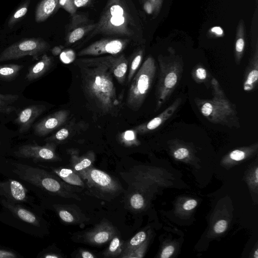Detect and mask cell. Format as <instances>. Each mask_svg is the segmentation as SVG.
<instances>
[{"instance_id":"cell-1","label":"cell","mask_w":258,"mask_h":258,"mask_svg":"<svg viewBox=\"0 0 258 258\" xmlns=\"http://www.w3.org/2000/svg\"><path fill=\"white\" fill-rule=\"evenodd\" d=\"M76 64L80 70L83 92L92 106L103 115H117L121 102L106 56L80 58Z\"/></svg>"},{"instance_id":"cell-2","label":"cell","mask_w":258,"mask_h":258,"mask_svg":"<svg viewBox=\"0 0 258 258\" xmlns=\"http://www.w3.org/2000/svg\"><path fill=\"white\" fill-rule=\"evenodd\" d=\"M210 84L213 95L211 99H195L201 113L212 123L239 128V120L235 104L228 99L216 78L211 79Z\"/></svg>"},{"instance_id":"cell-3","label":"cell","mask_w":258,"mask_h":258,"mask_svg":"<svg viewBox=\"0 0 258 258\" xmlns=\"http://www.w3.org/2000/svg\"><path fill=\"white\" fill-rule=\"evenodd\" d=\"M168 54L158 56L159 71L155 90L156 107L158 111L169 99L178 85L183 71V62L174 48H168Z\"/></svg>"},{"instance_id":"cell-4","label":"cell","mask_w":258,"mask_h":258,"mask_svg":"<svg viewBox=\"0 0 258 258\" xmlns=\"http://www.w3.org/2000/svg\"><path fill=\"white\" fill-rule=\"evenodd\" d=\"M132 23L123 0H108L91 36L102 33L131 36Z\"/></svg>"},{"instance_id":"cell-5","label":"cell","mask_w":258,"mask_h":258,"mask_svg":"<svg viewBox=\"0 0 258 258\" xmlns=\"http://www.w3.org/2000/svg\"><path fill=\"white\" fill-rule=\"evenodd\" d=\"M156 70L154 57L149 55L130 82L126 98V104L130 109L136 111L141 107L152 88Z\"/></svg>"},{"instance_id":"cell-6","label":"cell","mask_w":258,"mask_h":258,"mask_svg":"<svg viewBox=\"0 0 258 258\" xmlns=\"http://www.w3.org/2000/svg\"><path fill=\"white\" fill-rule=\"evenodd\" d=\"M49 48V44L41 38L23 39L12 44L1 52L0 62L18 59L27 55L38 59Z\"/></svg>"},{"instance_id":"cell-7","label":"cell","mask_w":258,"mask_h":258,"mask_svg":"<svg viewBox=\"0 0 258 258\" xmlns=\"http://www.w3.org/2000/svg\"><path fill=\"white\" fill-rule=\"evenodd\" d=\"M129 42L126 39L105 38L96 41L80 50L79 56H97L105 54L116 55L122 52Z\"/></svg>"},{"instance_id":"cell-8","label":"cell","mask_w":258,"mask_h":258,"mask_svg":"<svg viewBox=\"0 0 258 258\" xmlns=\"http://www.w3.org/2000/svg\"><path fill=\"white\" fill-rule=\"evenodd\" d=\"M69 114V110H60L48 115L34 125V134L39 136L47 135L64 124Z\"/></svg>"},{"instance_id":"cell-9","label":"cell","mask_w":258,"mask_h":258,"mask_svg":"<svg viewBox=\"0 0 258 258\" xmlns=\"http://www.w3.org/2000/svg\"><path fill=\"white\" fill-rule=\"evenodd\" d=\"M182 98H176L163 112L148 122L142 123L134 129L137 134H146L154 131L164 124L177 110L180 105Z\"/></svg>"},{"instance_id":"cell-10","label":"cell","mask_w":258,"mask_h":258,"mask_svg":"<svg viewBox=\"0 0 258 258\" xmlns=\"http://www.w3.org/2000/svg\"><path fill=\"white\" fill-rule=\"evenodd\" d=\"M17 156L37 160H52L56 158L53 144L47 143L43 146L26 145L20 147L16 152Z\"/></svg>"},{"instance_id":"cell-11","label":"cell","mask_w":258,"mask_h":258,"mask_svg":"<svg viewBox=\"0 0 258 258\" xmlns=\"http://www.w3.org/2000/svg\"><path fill=\"white\" fill-rule=\"evenodd\" d=\"M86 175L92 185L104 191L114 192L119 188L117 183L108 174L101 170L91 169L87 171Z\"/></svg>"},{"instance_id":"cell-12","label":"cell","mask_w":258,"mask_h":258,"mask_svg":"<svg viewBox=\"0 0 258 258\" xmlns=\"http://www.w3.org/2000/svg\"><path fill=\"white\" fill-rule=\"evenodd\" d=\"M252 49L253 52L244 76L243 88L245 92L252 91L256 86L258 81V44Z\"/></svg>"},{"instance_id":"cell-13","label":"cell","mask_w":258,"mask_h":258,"mask_svg":"<svg viewBox=\"0 0 258 258\" xmlns=\"http://www.w3.org/2000/svg\"><path fill=\"white\" fill-rule=\"evenodd\" d=\"M46 109L45 106L41 104L33 105L24 109L16 119L19 126V132H27L31 126L34 121Z\"/></svg>"},{"instance_id":"cell-14","label":"cell","mask_w":258,"mask_h":258,"mask_svg":"<svg viewBox=\"0 0 258 258\" xmlns=\"http://www.w3.org/2000/svg\"><path fill=\"white\" fill-rule=\"evenodd\" d=\"M113 76L121 85L124 84L128 69V61L123 54L106 56Z\"/></svg>"},{"instance_id":"cell-15","label":"cell","mask_w":258,"mask_h":258,"mask_svg":"<svg viewBox=\"0 0 258 258\" xmlns=\"http://www.w3.org/2000/svg\"><path fill=\"white\" fill-rule=\"evenodd\" d=\"M0 187L3 189L6 196H8L14 201H23L26 198V191L23 185L19 181L10 179L7 182L0 183Z\"/></svg>"},{"instance_id":"cell-16","label":"cell","mask_w":258,"mask_h":258,"mask_svg":"<svg viewBox=\"0 0 258 258\" xmlns=\"http://www.w3.org/2000/svg\"><path fill=\"white\" fill-rule=\"evenodd\" d=\"M245 46V25L242 19L238 23L235 39L234 54L236 64H239L242 58Z\"/></svg>"},{"instance_id":"cell-17","label":"cell","mask_w":258,"mask_h":258,"mask_svg":"<svg viewBox=\"0 0 258 258\" xmlns=\"http://www.w3.org/2000/svg\"><path fill=\"white\" fill-rule=\"evenodd\" d=\"M58 8V0H42L36 8L35 20L40 23L48 19Z\"/></svg>"},{"instance_id":"cell-18","label":"cell","mask_w":258,"mask_h":258,"mask_svg":"<svg viewBox=\"0 0 258 258\" xmlns=\"http://www.w3.org/2000/svg\"><path fill=\"white\" fill-rule=\"evenodd\" d=\"M52 62V58L43 54L40 59L29 69L26 75L27 79L32 81L41 77L49 70Z\"/></svg>"},{"instance_id":"cell-19","label":"cell","mask_w":258,"mask_h":258,"mask_svg":"<svg viewBox=\"0 0 258 258\" xmlns=\"http://www.w3.org/2000/svg\"><path fill=\"white\" fill-rule=\"evenodd\" d=\"M33 181V183L36 182L49 192L57 194L62 196H69V194L64 190L62 183L53 177L47 176L36 177V180H33L32 182Z\"/></svg>"},{"instance_id":"cell-20","label":"cell","mask_w":258,"mask_h":258,"mask_svg":"<svg viewBox=\"0 0 258 258\" xmlns=\"http://www.w3.org/2000/svg\"><path fill=\"white\" fill-rule=\"evenodd\" d=\"M96 24L80 26L70 32L66 38V43L71 44L80 40L86 34L93 30Z\"/></svg>"},{"instance_id":"cell-21","label":"cell","mask_w":258,"mask_h":258,"mask_svg":"<svg viewBox=\"0 0 258 258\" xmlns=\"http://www.w3.org/2000/svg\"><path fill=\"white\" fill-rule=\"evenodd\" d=\"M54 172L66 182L74 185L84 186V184L79 176L72 170L68 168L55 169Z\"/></svg>"},{"instance_id":"cell-22","label":"cell","mask_w":258,"mask_h":258,"mask_svg":"<svg viewBox=\"0 0 258 258\" xmlns=\"http://www.w3.org/2000/svg\"><path fill=\"white\" fill-rule=\"evenodd\" d=\"M23 68V65L9 64L0 66V79L10 80L14 79Z\"/></svg>"},{"instance_id":"cell-23","label":"cell","mask_w":258,"mask_h":258,"mask_svg":"<svg viewBox=\"0 0 258 258\" xmlns=\"http://www.w3.org/2000/svg\"><path fill=\"white\" fill-rule=\"evenodd\" d=\"M144 55V49H139L134 54L130 65L127 76V82L130 83L134 75L140 67Z\"/></svg>"},{"instance_id":"cell-24","label":"cell","mask_w":258,"mask_h":258,"mask_svg":"<svg viewBox=\"0 0 258 258\" xmlns=\"http://www.w3.org/2000/svg\"><path fill=\"white\" fill-rule=\"evenodd\" d=\"M113 232L109 227H101L91 234V241L96 244H102L110 239Z\"/></svg>"},{"instance_id":"cell-25","label":"cell","mask_w":258,"mask_h":258,"mask_svg":"<svg viewBox=\"0 0 258 258\" xmlns=\"http://www.w3.org/2000/svg\"><path fill=\"white\" fill-rule=\"evenodd\" d=\"M18 98L17 95L0 94V112L9 113L15 110L12 104Z\"/></svg>"},{"instance_id":"cell-26","label":"cell","mask_w":258,"mask_h":258,"mask_svg":"<svg viewBox=\"0 0 258 258\" xmlns=\"http://www.w3.org/2000/svg\"><path fill=\"white\" fill-rule=\"evenodd\" d=\"M30 3V0H25L14 12L8 23L10 28H13L17 23L26 15Z\"/></svg>"},{"instance_id":"cell-27","label":"cell","mask_w":258,"mask_h":258,"mask_svg":"<svg viewBox=\"0 0 258 258\" xmlns=\"http://www.w3.org/2000/svg\"><path fill=\"white\" fill-rule=\"evenodd\" d=\"M191 77L197 83H203L208 80L209 75L204 67L201 64H197L191 71Z\"/></svg>"},{"instance_id":"cell-28","label":"cell","mask_w":258,"mask_h":258,"mask_svg":"<svg viewBox=\"0 0 258 258\" xmlns=\"http://www.w3.org/2000/svg\"><path fill=\"white\" fill-rule=\"evenodd\" d=\"M137 134L134 128L127 130L120 134L119 139L126 146L137 145L139 144V141L137 139Z\"/></svg>"},{"instance_id":"cell-29","label":"cell","mask_w":258,"mask_h":258,"mask_svg":"<svg viewBox=\"0 0 258 258\" xmlns=\"http://www.w3.org/2000/svg\"><path fill=\"white\" fill-rule=\"evenodd\" d=\"M146 234L144 231H140L137 233L128 242L125 247L124 252L127 253L133 250L135 248L144 241Z\"/></svg>"},{"instance_id":"cell-30","label":"cell","mask_w":258,"mask_h":258,"mask_svg":"<svg viewBox=\"0 0 258 258\" xmlns=\"http://www.w3.org/2000/svg\"><path fill=\"white\" fill-rule=\"evenodd\" d=\"M17 215L24 221L36 225L37 220L36 216L31 212L25 209L18 207L15 210Z\"/></svg>"},{"instance_id":"cell-31","label":"cell","mask_w":258,"mask_h":258,"mask_svg":"<svg viewBox=\"0 0 258 258\" xmlns=\"http://www.w3.org/2000/svg\"><path fill=\"white\" fill-rule=\"evenodd\" d=\"M69 26V29L72 30L83 24H85L87 21V18L84 15L73 14Z\"/></svg>"},{"instance_id":"cell-32","label":"cell","mask_w":258,"mask_h":258,"mask_svg":"<svg viewBox=\"0 0 258 258\" xmlns=\"http://www.w3.org/2000/svg\"><path fill=\"white\" fill-rule=\"evenodd\" d=\"M62 8L71 15L75 14L77 8L73 0H58V8Z\"/></svg>"},{"instance_id":"cell-33","label":"cell","mask_w":258,"mask_h":258,"mask_svg":"<svg viewBox=\"0 0 258 258\" xmlns=\"http://www.w3.org/2000/svg\"><path fill=\"white\" fill-rule=\"evenodd\" d=\"M120 247V241L117 237H114L110 243L107 253L111 255H115L119 252Z\"/></svg>"},{"instance_id":"cell-34","label":"cell","mask_w":258,"mask_h":258,"mask_svg":"<svg viewBox=\"0 0 258 258\" xmlns=\"http://www.w3.org/2000/svg\"><path fill=\"white\" fill-rule=\"evenodd\" d=\"M144 199L142 195L139 194H135L131 198V205L135 209H141L144 206Z\"/></svg>"},{"instance_id":"cell-35","label":"cell","mask_w":258,"mask_h":258,"mask_svg":"<svg viewBox=\"0 0 258 258\" xmlns=\"http://www.w3.org/2000/svg\"><path fill=\"white\" fill-rule=\"evenodd\" d=\"M70 135V131L68 128L63 127L59 130L53 136L51 137V140H55L62 141L67 139Z\"/></svg>"},{"instance_id":"cell-36","label":"cell","mask_w":258,"mask_h":258,"mask_svg":"<svg viewBox=\"0 0 258 258\" xmlns=\"http://www.w3.org/2000/svg\"><path fill=\"white\" fill-rule=\"evenodd\" d=\"M92 161L88 158H84L79 161L75 166L74 170L76 171L83 170L91 165Z\"/></svg>"},{"instance_id":"cell-37","label":"cell","mask_w":258,"mask_h":258,"mask_svg":"<svg viewBox=\"0 0 258 258\" xmlns=\"http://www.w3.org/2000/svg\"><path fill=\"white\" fill-rule=\"evenodd\" d=\"M75 58V53L72 50H66L60 53V59L64 63L72 62Z\"/></svg>"},{"instance_id":"cell-38","label":"cell","mask_w":258,"mask_h":258,"mask_svg":"<svg viewBox=\"0 0 258 258\" xmlns=\"http://www.w3.org/2000/svg\"><path fill=\"white\" fill-rule=\"evenodd\" d=\"M189 154V150L185 147L177 148L173 152L174 157L177 159H184L187 157Z\"/></svg>"},{"instance_id":"cell-39","label":"cell","mask_w":258,"mask_h":258,"mask_svg":"<svg viewBox=\"0 0 258 258\" xmlns=\"http://www.w3.org/2000/svg\"><path fill=\"white\" fill-rule=\"evenodd\" d=\"M245 152L240 149L234 150L229 154L230 158L235 161L242 160L245 158Z\"/></svg>"},{"instance_id":"cell-40","label":"cell","mask_w":258,"mask_h":258,"mask_svg":"<svg viewBox=\"0 0 258 258\" xmlns=\"http://www.w3.org/2000/svg\"><path fill=\"white\" fill-rule=\"evenodd\" d=\"M227 223L225 220H220L216 222L214 226V230L216 233H221L225 231Z\"/></svg>"},{"instance_id":"cell-41","label":"cell","mask_w":258,"mask_h":258,"mask_svg":"<svg viewBox=\"0 0 258 258\" xmlns=\"http://www.w3.org/2000/svg\"><path fill=\"white\" fill-rule=\"evenodd\" d=\"M58 214L61 219L66 222L71 223L74 220L73 216L68 211L60 210Z\"/></svg>"},{"instance_id":"cell-42","label":"cell","mask_w":258,"mask_h":258,"mask_svg":"<svg viewBox=\"0 0 258 258\" xmlns=\"http://www.w3.org/2000/svg\"><path fill=\"white\" fill-rule=\"evenodd\" d=\"M153 5L154 8V18L159 13L162 6L164 0H149Z\"/></svg>"},{"instance_id":"cell-43","label":"cell","mask_w":258,"mask_h":258,"mask_svg":"<svg viewBox=\"0 0 258 258\" xmlns=\"http://www.w3.org/2000/svg\"><path fill=\"white\" fill-rule=\"evenodd\" d=\"M210 35L213 37H220L224 35V32L222 28L219 26H215L211 28L209 30Z\"/></svg>"},{"instance_id":"cell-44","label":"cell","mask_w":258,"mask_h":258,"mask_svg":"<svg viewBox=\"0 0 258 258\" xmlns=\"http://www.w3.org/2000/svg\"><path fill=\"white\" fill-rule=\"evenodd\" d=\"M174 248L172 245H169L166 247L162 251L161 255V258H168L173 253Z\"/></svg>"},{"instance_id":"cell-45","label":"cell","mask_w":258,"mask_h":258,"mask_svg":"<svg viewBox=\"0 0 258 258\" xmlns=\"http://www.w3.org/2000/svg\"><path fill=\"white\" fill-rule=\"evenodd\" d=\"M197 205V202L196 200L193 199L189 200L184 203L183 208L184 210H190L195 208Z\"/></svg>"},{"instance_id":"cell-46","label":"cell","mask_w":258,"mask_h":258,"mask_svg":"<svg viewBox=\"0 0 258 258\" xmlns=\"http://www.w3.org/2000/svg\"><path fill=\"white\" fill-rule=\"evenodd\" d=\"M144 9L146 11V12L148 14H153V6L149 0H147L144 2Z\"/></svg>"},{"instance_id":"cell-47","label":"cell","mask_w":258,"mask_h":258,"mask_svg":"<svg viewBox=\"0 0 258 258\" xmlns=\"http://www.w3.org/2000/svg\"><path fill=\"white\" fill-rule=\"evenodd\" d=\"M92 0H73L76 8L83 7L89 4Z\"/></svg>"},{"instance_id":"cell-48","label":"cell","mask_w":258,"mask_h":258,"mask_svg":"<svg viewBox=\"0 0 258 258\" xmlns=\"http://www.w3.org/2000/svg\"><path fill=\"white\" fill-rule=\"evenodd\" d=\"M16 255L12 251L0 249V258H14Z\"/></svg>"},{"instance_id":"cell-49","label":"cell","mask_w":258,"mask_h":258,"mask_svg":"<svg viewBox=\"0 0 258 258\" xmlns=\"http://www.w3.org/2000/svg\"><path fill=\"white\" fill-rule=\"evenodd\" d=\"M62 48L59 46L54 47L52 49V53L54 55H58L61 52Z\"/></svg>"},{"instance_id":"cell-50","label":"cell","mask_w":258,"mask_h":258,"mask_svg":"<svg viewBox=\"0 0 258 258\" xmlns=\"http://www.w3.org/2000/svg\"><path fill=\"white\" fill-rule=\"evenodd\" d=\"M82 257L83 258H93L94 257V255H93L91 252L84 251L82 252Z\"/></svg>"},{"instance_id":"cell-51","label":"cell","mask_w":258,"mask_h":258,"mask_svg":"<svg viewBox=\"0 0 258 258\" xmlns=\"http://www.w3.org/2000/svg\"><path fill=\"white\" fill-rule=\"evenodd\" d=\"M58 256L56 255L47 254L45 256V258H57Z\"/></svg>"},{"instance_id":"cell-52","label":"cell","mask_w":258,"mask_h":258,"mask_svg":"<svg viewBox=\"0 0 258 258\" xmlns=\"http://www.w3.org/2000/svg\"><path fill=\"white\" fill-rule=\"evenodd\" d=\"M255 182L257 183L258 182V168H257L255 171Z\"/></svg>"},{"instance_id":"cell-53","label":"cell","mask_w":258,"mask_h":258,"mask_svg":"<svg viewBox=\"0 0 258 258\" xmlns=\"http://www.w3.org/2000/svg\"><path fill=\"white\" fill-rule=\"evenodd\" d=\"M254 257L255 258H257L258 257V250L256 249L255 251V253L254 254Z\"/></svg>"},{"instance_id":"cell-54","label":"cell","mask_w":258,"mask_h":258,"mask_svg":"<svg viewBox=\"0 0 258 258\" xmlns=\"http://www.w3.org/2000/svg\"><path fill=\"white\" fill-rule=\"evenodd\" d=\"M256 2H257V0H256Z\"/></svg>"}]
</instances>
